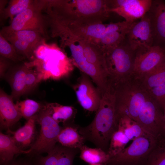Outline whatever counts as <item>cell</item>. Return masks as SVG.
Returning a JSON list of instances; mask_svg holds the SVG:
<instances>
[{
	"label": "cell",
	"mask_w": 165,
	"mask_h": 165,
	"mask_svg": "<svg viewBox=\"0 0 165 165\" xmlns=\"http://www.w3.org/2000/svg\"><path fill=\"white\" fill-rule=\"evenodd\" d=\"M34 1L33 0H10L2 15L0 16V20L9 18L11 22L16 15L29 7Z\"/></svg>",
	"instance_id": "cell-28"
},
{
	"label": "cell",
	"mask_w": 165,
	"mask_h": 165,
	"mask_svg": "<svg viewBox=\"0 0 165 165\" xmlns=\"http://www.w3.org/2000/svg\"><path fill=\"white\" fill-rule=\"evenodd\" d=\"M79 126L73 123L63 125L57 138V143L67 147L80 149L86 141L79 131Z\"/></svg>",
	"instance_id": "cell-19"
},
{
	"label": "cell",
	"mask_w": 165,
	"mask_h": 165,
	"mask_svg": "<svg viewBox=\"0 0 165 165\" xmlns=\"http://www.w3.org/2000/svg\"><path fill=\"white\" fill-rule=\"evenodd\" d=\"M0 56L15 62L21 60L23 57L17 53L13 46L0 34Z\"/></svg>",
	"instance_id": "cell-32"
},
{
	"label": "cell",
	"mask_w": 165,
	"mask_h": 165,
	"mask_svg": "<svg viewBox=\"0 0 165 165\" xmlns=\"http://www.w3.org/2000/svg\"><path fill=\"white\" fill-rule=\"evenodd\" d=\"M118 129L115 89L110 84L101 94L100 105L94 119L86 126H79V131L86 141L91 142L107 153L111 138Z\"/></svg>",
	"instance_id": "cell-1"
},
{
	"label": "cell",
	"mask_w": 165,
	"mask_h": 165,
	"mask_svg": "<svg viewBox=\"0 0 165 165\" xmlns=\"http://www.w3.org/2000/svg\"><path fill=\"white\" fill-rule=\"evenodd\" d=\"M165 62V47L153 45L136 51L133 77L139 79Z\"/></svg>",
	"instance_id": "cell-11"
},
{
	"label": "cell",
	"mask_w": 165,
	"mask_h": 165,
	"mask_svg": "<svg viewBox=\"0 0 165 165\" xmlns=\"http://www.w3.org/2000/svg\"><path fill=\"white\" fill-rule=\"evenodd\" d=\"M36 118L40 128L35 142L29 149V153L26 155L31 158L51 152L57 143L61 128L50 116L44 105L36 115Z\"/></svg>",
	"instance_id": "cell-6"
},
{
	"label": "cell",
	"mask_w": 165,
	"mask_h": 165,
	"mask_svg": "<svg viewBox=\"0 0 165 165\" xmlns=\"http://www.w3.org/2000/svg\"><path fill=\"white\" fill-rule=\"evenodd\" d=\"M163 116H164V119L165 121V111L163 112Z\"/></svg>",
	"instance_id": "cell-39"
},
{
	"label": "cell",
	"mask_w": 165,
	"mask_h": 165,
	"mask_svg": "<svg viewBox=\"0 0 165 165\" xmlns=\"http://www.w3.org/2000/svg\"><path fill=\"white\" fill-rule=\"evenodd\" d=\"M30 152L29 149L23 150L16 145L12 137L0 132V164L7 163L13 160L16 156L20 154L27 155Z\"/></svg>",
	"instance_id": "cell-20"
},
{
	"label": "cell",
	"mask_w": 165,
	"mask_h": 165,
	"mask_svg": "<svg viewBox=\"0 0 165 165\" xmlns=\"http://www.w3.org/2000/svg\"><path fill=\"white\" fill-rule=\"evenodd\" d=\"M91 165H103L100 164H91Z\"/></svg>",
	"instance_id": "cell-40"
},
{
	"label": "cell",
	"mask_w": 165,
	"mask_h": 165,
	"mask_svg": "<svg viewBox=\"0 0 165 165\" xmlns=\"http://www.w3.org/2000/svg\"><path fill=\"white\" fill-rule=\"evenodd\" d=\"M90 78L82 72L72 86L77 101L82 107L90 112H96L99 106L101 94L93 84Z\"/></svg>",
	"instance_id": "cell-13"
},
{
	"label": "cell",
	"mask_w": 165,
	"mask_h": 165,
	"mask_svg": "<svg viewBox=\"0 0 165 165\" xmlns=\"http://www.w3.org/2000/svg\"><path fill=\"white\" fill-rule=\"evenodd\" d=\"M126 39L130 47L135 51L153 46L152 31L148 13L139 21L132 24Z\"/></svg>",
	"instance_id": "cell-14"
},
{
	"label": "cell",
	"mask_w": 165,
	"mask_h": 165,
	"mask_svg": "<svg viewBox=\"0 0 165 165\" xmlns=\"http://www.w3.org/2000/svg\"><path fill=\"white\" fill-rule=\"evenodd\" d=\"M28 66L25 64L14 67L6 76L11 88V96L13 99L26 93L25 75Z\"/></svg>",
	"instance_id": "cell-18"
},
{
	"label": "cell",
	"mask_w": 165,
	"mask_h": 165,
	"mask_svg": "<svg viewBox=\"0 0 165 165\" xmlns=\"http://www.w3.org/2000/svg\"><path fill=\"white\" fill-rule=\"evenodd\" d=\"M73 37L82 46L84 56L87 61L108 75L104 53L100 47L91 42Z\"/></svg>",
	"instance_id": "cell-22"
},
{
	"label": "cell",
	"mask_w": 165,
	"mask_h": 165,
	"mask_svg": "<svg viewBox=\"0 0 165 165\" xmlns=\"http://www.w3.org/2000/svg\"><path fill=\"white\" fill-rule=\"evenodd\" d=\"M130 141L121 130L118 129L110 139L107 152L110 157L116 155L123 150Z\"/></svg>",
	"instance_id": "cell-31"
},
{
	"label": "cell",
	"mask_w": 165,
	"mask_h": 165,
	"mask_svg": "<svg viewBox=\"0 0 165 165\" xmlns=\"http://www.w3.org/2000/svg\"><path fill=\"white\" fill-rule=\"evenodd\" d=\"M9 59L0 56V75L2 78L5 76L6 71L10 66Z\"/></svg>",
	"instance_id": "cell-37"
},
{
	"label": "cell",
	"mask_w": 165,
	"mask_h": 165,
	"mask_svg": "<svg viewBox=\"0 0 165 165\" xmlns=\"http://www.w3.org/2000/svg\"><path fill=\"white\" fill-rule=\"evenodd\" d=\"M42 79L40 73L31 68L28 65L25 75L26 93L35 88Z\"/></svg>",
	"instance_id": "cell-34"
},
{
	"label": "cell",
	"mask_w": 165,
	"mask_h": 165,
	"mask_svg": "<svg viewBox=\"0 0 165 165\" xmlns=\"http://www.w3.org/2000/svg\"><path fill=\"white\" fill-rule=\"evenodd\" d=\"M48 2L46 0H34L29 7L14 18L9 25L2 27L0 33L3 35L14 31L30 30L39 32L47 38L48 25L42 11Z\"/></svg>",
	"instance_id": "cell-5"
},
{
	"label": "cell",
	"mask_w": 165,
	"mask_h": 165,
	"mask_svg": "<svg viewBox=\"0 0 165 165\" xmlns=\"http://www.w3.org/2000/svg\"><path fill=\"white\" fill-rule=\"evenodd\" d=\"M137 122L146 133L156 140L165 136L163 113L150 95L141 109Z\"/></svg>",
	"instance_id": "cell-10"
},
{
	"label": "cell",
	"mask_w": 165,
	"mask_h": 165,
	"mask_svg": "<svg viewBox=\"0 0 165 165\" xmlns=\"http://www.w3.org/2000/svg\"><path fill=\"white\" fill-rule=\"evenodd\" d=\"M15 105L22 117L27 120L36 115L43 106L38 102L30 99L17 101Z\"/></svg>",
	"instance_id": "cell-30"
},
{
	"label": "cell",
	"mask_w": 165,
	"mask_h": 165,
	"mask_svg": "<svg viewBox=\"0 0 165 165\" xmlns=\"http://www.w3.org/2000/svg\"><path fill=\"white\" fill-rule=\"evenodd\" d=\"M13 99L2 89L0 91V129L10 128L22 118L13 103Z\"/></svg>",
	"instance_id": "cell-17"
},
{
	"label": "cell",
	"mask_w": 165,
	"mask_h": 165,
	"mask_svg": "<svg viewBox=\"0 0 165 165\" xmlns=\"http://www.w3.org/2000/svg\"><path fill=\"white\" fill-rule=\"evenodd\" d=\"M51 118L63 126L74 123L76 110L71 106L63 105L56 103H49L44 105Z\"/></svg>",
	"instance_id": "cell-21"
},
{
	"label": "cell",
	"mask_w": 165,
	"mask_h": 165,
	"mask_svg": "<svg viewBox=\"0 0 165 165\" xmlns=\"http://www.w3.org/2000/svg\"><path fill=\"white\" fill-rule=\"evenodd\" d=\"M136 51L125 40L104 53L106 70L109 83L115 87L133 77Z\"/></svg>",
	"instance_id": "cell-4"
},
{
	"label": "cell",
	"mask_w": 165,
	"mask_h": 165,
	"mask_svg": "<svg viewBox=\"0 0 165 165\" xmlns=\"http://www.w3.org/2000/svg\"><path fill=\"white\" fill-rule=\"evenodd\" d=\"M144 165H165V138L156 140Z\"/></svg>",
	"instance_id": "cell-29"
},
{
	"label": "cell",
	"mask_w": 165,
	"mask_h": 165,
	"mask_svg": "<svg viewBox=\"0 0 165 165\" xmlns=\"http://www.w3.org/2000/svg\"><path fill=\"white\" fill-rule=\"evenodd\" d=\"M52 29L56 33L65 34L97 44L107 24L102 22L85 23L69 21L54 16L50 20Z\"/></svg>",
	"instance_id": "cell-7"
},
{
	"label": "cell",
	"mask_w": 165,
	"mask_h": 165,
	"mask_svg": "<svg viewBox=\"0 0 165 165\" xmlns=\"http://www.w3.org/2000/svg\"><path fill=\"white\" fill-rule=\"evenodd\" d=\"M148 91L150 96L163 113L165 111V84L154 88Z\"/></svg>",
	"instance_id": "cell-35"
},
{
	"label": "cell",
	"mask_w": 165,
	"mask_h": 165,
	"mask_svg": "<svg viewBox=\"0 0 165 165\" xmlns=\"http://www.w3.org/2000/svg\"><path fill=\"white\" fill-rule=\"evenodd\" d=\"M36 115L27 120L24 126L15 131L11 130L6 131L7 134L10 135L16 145L21 149L27 150L35 142L38 134Z\"/></svg>",
	"instance_id": "cell-16"
},
{
	"label": "cell",
	"mask_w": 165,
	"mask_h": 165,
	"mask_svg": "<svg viewBox=\"0 0 165 165\" xmlns=\"http://www.w3.org/2000/svg\"><path fill=\"white\" fill-rule=\"evenodd\" d=\"M129 30L105 31L97 45L104 54L123 42L125 40Z\"/></svg>",
	"instance_id": "cell-24"
},
{
	"label": "cell",
	"mask_w": 165,
	"mask_h": 165,
	"mask_svg": "<svg viewBox=\"0 0 165 165\" xmlns=\"http://www.w3.org/2000/svg\"><path fill=\"white\" fill-rule=\"evenodd\" d=\"M118 120V129L121 130L130 141L148 134L137 121L128 116H121Z\"/></svg>",
	"instance_id": "cell-25"
},
{
	"label": "cell",
	"mask_w": 165,
	"mask_h": 165,
	"mask_svg": "<svg viewBox=\"0 0 165 165\" xmlns=\"http://www.w3.org/2000/svg\"><path fill=\"white\" fill-rule=\"evenodd\" d=\"M46 9L60 18L85 23L102 22L110 13L106 0H48Z\"/></svg>",
	"instance_id": "cell-2"
},
{
	"label": "cell",
	"mask_w": 165,
	"mask_h": 165,
	"mask_svg": "<svg viewBox=\"0 0 165 165\" xmlns=\"http://www.w3.org/2000/svg\"><path fill=\"white\" fill-rule=\"evenodd\" d=\"M80 150L81 159L91 164L105 165L110 157L107 153L100 148H90L84 145Z\"/></svg>",
	"instance_id": "cell-26"
},
{
	"label": "cell",
	"mask_w": 165,
	"mask_h": 165,
	"mask_svg": "<svg viewBox=\"0 0 165 165\" xmlns=\"http://www.w3.org/2000/svg\"><path fill=\"white\" fill-rule=\"evenodd\" d=\"M113 87L117 120L127 116L137 121L142 107L149 97L148 91L133 77Z\"/></svg>",
	"instance_id": "cell-3"
},
{
	"label": "cell",
	"mask_w": 165,
	"mask_h": 165,
	"mask_svg": "<svg viewBox=\"0 0 165 165\" xmlns=\"http://www.w3.org/2000/svg\"><path fill=\"white\" fill-rule=\"evenodd\" d=\"M138 80L148 91L165 84V62Z\"/></svg>",
	"instance_id": "cell-23"
},
{
	"label": "cell",
	"mask_w": 165,
	"mask_h": 165,
	"mask_svg": "<svg viewBox=\"0 0 165 165\" xmlns=\"http://www.w3.org/2000/svg\"><path fill=\"white\" fill-rule=\"evenodd\" d=\"M156 140L148 134L143 135L117 154L110 157L105 165H144Z\"/></svg>",
	"instance_id": "cell-9"
},
{
	"label": "cell",
	"mask_w": 165,
	"mask_h": 165,
	"mask_svg": "<svg viewBox=\"0 0 165 165\" xmlns=\"http://www.w3.org/2000/svg\"><path fill=\"white\" fill-rule=\"evenodd\" d=\"M108 11L123 17L126 21L132 23L141 19L149 11L151 0H106Z\"/></svg>",
	"instance_id": "cell-12"
},
{
	"label": "cell",
	"mask_w": 165,
	"mask_h": 165,
	"mask_svg": "<svg viewBox=\"0 0 165 165\" xmlns=\"http://www.w3.org/2000/svg\"><path fill=\"white\" fill-rule=\"evenodd\" d=\"M80 152L79 148L67 147L60 144L58 157L59 165H73L75 157Z\"/></svg>",
	"instance_id": "cell-33"
},
{
	"label": "cell",
	"mask_w": 165,
	"mask_h": 165,
	"mask_svg": "<svg viewBox=\"0 0 165 165\" xmlns=\"http://www.w3.org/2000/svg\"><path fill=\"white\" fill-rule=\"evenodd\" d=\"M23 158L16 159L5 164L1 165H35L31 158L26 156Z\"/></svg>",
	"instance_id": "cell-36"
},
{
	"label": "cell",
	"mask_w": 165,
	"mask_h": 165,
	"mask_svg": "<svg viewBox=\"0 0 165 165\" xmlns=\"http://www.w3.org/2000/svg\"><path fill=\"white\" fill-rule=\"evenodd\" d=\"M61 40L62 46L69 48L74 65L91 79L101 94L104 93L109 84L107 74L87 61L82 46L74 37L66 36L61 38Z\"/></svg>",
	"instance_id": "cell-8"
},
{
	"label": "cell",
	"mask_w": 165,
	"mask_h": 165,
	"mask_svg": "<svg viewBox=\"0 0 165 165\" xmlns=\"http://www.w3.org/2000/svg\"><path fill=\"white\" fill-rule=\"evenodd\" d=\"M2 35L5 38H13L24 40L37 49L43 44L44 39L46 38L39 32L30 30L14 31Z\"/></svg>",
	"instance_id": "cell-27"
},
{
	"label": "cell",
	"mask_w": 165,
	"mask_h": 165,
	"mask_svg": "<svg viewBox=\"0 0 165 165\" xmlns=\"http://www.w3.org/2000/svg\"><path fill=\"white\" fill-rule=\"evenodd\" d=\"M7 2V0H0V16H1L5 9V6Z\"/></svg>",
	"instance_id": "cell-38"
},
{
	"label": "cell",
	"mask_w": 165,
	"mask_h": 165,
	"mask_svg": "<svg viewBox=\"0 0 165 165\" xmlns=\"http://www.w3.org/2000/svg\"><path fill=\"white\" fill-rule=\"evenodd\" d=\"M148 13L152 31L153 45H165V2L162 0H152Z\"/></svg>",
	"instance_id": "cell-15"
}]
</instances>
